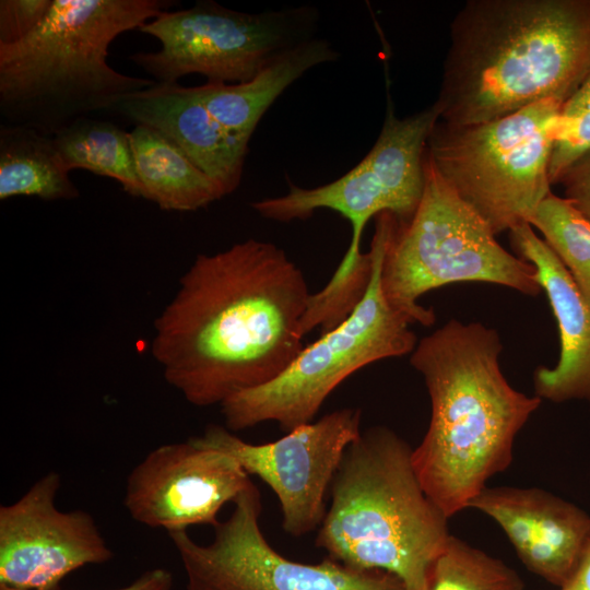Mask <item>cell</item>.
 <instances>
[{
  "instance_id": "ac0fdd59",
  "label": "cell",
  "mask_w": 590,
  "mask_h": 590,
  "mask_svg": "<svg viewBox=\"0 0 590 590\" xmlns=\"http://www.w3.org/2000/svg\"><path fill=\"white\" fill-rule=\"evenodd\" d=\"M337 59L328 40L312 37L278 55L246 82H206L192 90L225 129L249 143L264 113L287 86L309 69Z\"/></svg>"
},
{
  "instance_id": "4316f807",
  "label": "cell",
  "mask_w": 590,
  "mask_h": 590,
  "mask_svg": "<svg viewBox=\"0 0 590 590\" xmlns=\"http://www.w3.org/2000/svg\"><path fill=\"white\" fill-rule=\"evenodd\" d=\"M174 586L173 574L162 567L152 568L142 573L130 585L116 590H172ZM0 590H19L0 586Z\"/></svg>"
},
{
  "instance_id": "8992f818",
  "label": "cell",
  "mask_w": 590,
  "mask_h": 590,
  "mask_svg": "<svg viewBox=\"0 0 590 590\" xmlns=\"http://www.w3.org/2000/svg\"><path fill=\"white\" fill-rule=\"evenodd\" d=\"M438 119L434 104L398 118L389 102L375 144L342 177L314 188L290 182L286 194L251 203L259 215L278 222L305 220L317 210L329 209L351 223L350 246L329 282L316 294L326 311L349 314L366 292L373 264L369 251L361 252V239L369 220L388 212L405 223L416 212L425 188L427 139Z\"/></svg>"
},
{
  "instance_id": "52a82bcc",
  "label": "cell",
  "mask_w": 590,
  "mask_h": 590,
  "mask_svg": "<svg viewBox=\"0 0 590 590\" xmlns=\"http://www.w3.org/2000/svg\"><path fill=\"white\" fill-rule=\"evenodd\" d=\"M388 303L412 323L432 326L426 292L456 282H485L529 296L542 291L534 266L496 240L488 224L441 178L425 154V188L412 219H396L380 270Z\"/></svg>"
},
{
  "instance_id": "5b68a950",
  "label": "cell",
  "mask_w": 590,
  "mask_h": 590,
  "mask_svg": "<svg viewBox=\"0 0 590 590\" xmlns=\"http://www.w3.org/2000/svg\"><path fill=\"white\" fill-rule=\"evenodd\" d=\"M412 452L388 427L362 430L334 475L316 545L351 568L396 576L404 590H427L451 534L423 489Z\"/></svg>"
},
{
  "instance_id": "ba28073f",
  "label": "cell",
  "mask_w": 590,
  "mask_h": 590,
  "mask_svg": "<svg viewBox=\"0 0 590 590\" xmlns=\"http://www.w3.org/2000/svg\"><path fill=\"white\" fill-rule=\"evenodd\" d=\"M396 217L376 216L370 243L371 275L364 296L332 330L304 346L291 365L260 387L238 392L220 406L232 432L275 422L291 432L311 423L332 391L356 370L377 361L400 357L417 344L412 321L385 297L380 270Z\"/></svg>"
},
{
  "instance_id": "44dd1931",
  "label": "cell",
  "mask_w": 590,
  "mask_h": 590,
  "mask_svg": "<svg viewBox=\"0 0 590 590\" xmlns=\"http://www.w3.org/2000/svg\"><path fill=\"white\" fill-rule=\"evenodd\" d=\"M54 137L66 168L85 169L109 177L130 196L142 198L129 132L91 117L79 118Z\"/></svg>"
},
{
  "instance_id": "8fae6325",
  "label": "cell",
  "mask_w": 590,
  "mask_h": 590,
  "mask_svg": "<svg viewBox=\"0 0 590 590\" xmlns=\"http://www.w3.org/2000/svg\"><path fill=\"white\" fill-rule=\"evenodd\" d=\"M261 495L252 483L229 517L213 527L208 544L187 531L168 533L180 562L186 590H404L381 570H357L330 557L318 564L294 562L271 546L260 528Z\"/></svg>"
},
{
  "instance_id": "30bf717a",
  "label": "cell",
  "mask_w": 590,
  "mask_h": 590,
  "mask_svg": "<svg viewBox=\"0 0 590 590\" xmlns=\"http://www.w3.org/2000/svg\"><path fill=\"white\" fill-rule=\"evenodd\" d=\"M317 17L310 7L248 13L201 0L144 23L138 31L161 47L129 59L157 83L175 84L193 73L212 83H243L284 50L312 38Z\"/></svg>"
},
{
  "instance_id": "cb8c5ba5",
  "label": "cell",
  "mask_w": 590,
  "mask_h": 590,
  "mask_svg": "<svg viewBox=\"0 0 590 590\" xmlns=\"http://www.w3.org/2000/svg\"><path fill=\"white\" fill-rule=\"evenodd\" d=\"M590 150V75L562 106L556 140L550 162L551 185Z\"/></svg>"
},
{
  "instance_id": "f1b7e54d",
  "label": "cell",
  "mask_w": 590,
  "mask_h": 590,
  "mask_svg": "<svg viewBox=\"0 0 590 590\" xmlns=\"http://www.w3.org/2000/svg\"><path fill=\"white\" fill-rule=\"evenodd\" d=\"M560 590H575V589H573L571 587H563L560 588Z\"/></svg>"
},
{
  "instance_id": "7c38bea8",
  "label": "cell",
  "mask_w": 590,
  "mask_h": 590,
  "mask_svg": "<svg viewBox=\"0 0 590 590\" xmlns=\"http://www.w3.org/2000/svg\"><path fill=\"white\" fill-rule=\"evenodd\" d=\"M361 415L355 408L335 410L266 444L247 442L217 424L190 439L229 455L269 485L281 506L284 532L303 536L320 527L326 516L327 489L362 433Z\"/></svg>"
},
{
  "instance_id": "2e32d148",
  "label": "cell",
  "mask_w": 590,
  "mask_h": 590,
  "mask_svg": "<svg viewBox=\"0 0 590 590\" xmlns=\"http://www.w3.org/2000/svg\"><path fill=\"white\" fill-rule=\"evenodd\" d=\"M113 111L162 132L216 180L226 194L240 185L248 143L225 129L192 87L155 82L122 96Z\"/></svg>"
},
{
  "instance_id": "7402d4cb",
  "label": "cell",
  "mask_w": 590,
  "mask_h": 590,
  "mask_svg": "<svg viewBox=\"0 0 590 590\" xmlns=\"http://www.w3.org/2000/svg\"><path fill=\"white\" fill-rule=\"evenodd\" d=\"M590 304V221L568 199L552 191L530 220Z\"/></svg>"
},
{
  "instance_id": "d6986e66",
  "label": "cell",
  "mask_w": 590,
  "mask_h": 590,
  "mask_svg": "<svg viewBox=\"0 0 590 590\" xmlns=\"http://www.w3.org/2000/svg\"><path fill=\"white\" fill-rule=\"evenodd\" d=\"M142 198L166 211L188 212L227 196L224 188L197 167L158 130L135 125L129 132Z\"/></svg>"
},
{
  "instance_id": "9c48e42d",
  "label": "cell",
  "mask_w": 590,
  "mask_h": 590,
  "mask_svg": "<svg viewBox=\"0 0 590 590\" xmlns=\"http://www.w3.org/2000/svg\"><path fill=\"white\" fill-rule=\"evenodd\" d=\"M563 102L543 101L487 122L434 125L426 155L495 235L529 223L551 192L550 162Z\"/></svg>"
},
{
  "instance_id": "d4e9b609",
  "label": "cell",
  "mask_w": 590,
  "mask_h": 590,
  "mask_svg": "<svg viewBox=\"0 0 590 590\" xmlns=\"http://www.w3.org/2000/svg\"><path fill=\"white\" fill-rule=\"evenodd\" d=\"M52 0H1L0 45H14L44 21Z\"/></svg>"
},
{
  "instance_id": "603a6c76",
  "label": "cell",
  "mask_w": 590,
  "mask_h": 590,
  "mask_svg": "<svg viewBox=\"0 0 590 590\" xmlns=\"http://www.w3.org/2000/svg\"><path fill=\"white\" fill-rule=\"evenodd\" d=\"M427 590H523V582L502 560L450 535L433 565Z\"/></svg>"
},
{
  "instance_id": "ffe728a7",
  "label": "cell",
  "mask_w": 590,
  "mask_h": 590,
  "mask_svg": "<svg viewBox=\"0 0 590 590\" xmlns=\"http://www.w3.org/2000/svg\"><path fill=\"white\" fill-rule=\"evenodd\" d=\"M54 137L25 126L0 127V200L25 196L44 200L79 197Z\"/></svg>"
},
{
  "instance_id": "277c9868",
  "label": "cell",
  "mask_w": 590,
  "mask_h": 590,
  "mask_svg": "<svg viewBox=\"0 0 590 590\" xmlns=\"http://www.w3.org/2000/svg\"><path fill=\"white\" fill-rule=\"evenodd\" d=\"M169 0H52L44 21L14 45H0V114L5 123L55 135L72 121L113 111L125 95L152 79L107 62L111 43L139 30Z\"/></svg>"
},
{
  "instance_id": "7a4b0ae2",
  "label": "cell",
  "mask_w": 590,
  "mask_h": 590,
  "mask_svg": "<svg viewBox=\"0 0 590 590\" xmlns=\"http://www.w3.org/2000/svg\"><path fill=\"white\" fill-rule=\"evenodd\" d=\"M589 75L590 0H469L434 105L449 125H476L565 103Z\"/></svg>"
},
{
  "instance_id": "4fadbf2b",
  "label": "cell",
  "mask_w": 590,
  "mask_h": 590,
  "mask_svg": "<svg viewBox=\"0 0 590 590\" xmlns=\"http://www.w3.org/2000/svg\"><path fill=\"white\" fill-rule=\"evenodd\" d=\"M60 487V474L50 471L0 506V586L59 590L72 571L114 557L90 512L56 506Z\"/></svg>"
},
{
  "instance_id": "83f0119b",
  "label": "cell",
  "mask_w": 590,
  "mask_h": 590,
  "mask_svg": "<svg viewBox=\"0 0 590 590\" xmlns=\"http://www.w3.org/2000/svg\"><path fill=\"white\" fill-rule=\"evenodd\" d=\"M566 587H571L575 590H590V543L574 577Z\"/></svg>"
},
{
  "instance_id": "5bb4252c",
  "label": "cell",
  "mask_w": 590,
  "mask_h": 590,
  "mask_svg": "<svg viewBox=\"0 0 590 590\" xmlns=\"http://www.w3.org/2000/svg\"><path fill=\"white\" fill-rule=\"evenodd\" d=\"M251 484L233 457L189 438L154 448L130 471L123 506L138 523L167 533L213 528L222 507Z\"/></svg>"
},
{
  "instance_id": "6da1fadb",
  "label": "cell",
  "mask_w": 590,
  "mask_h": 590,
  "mask_svg": "<svg viewBox=\"0 0 590 590\" xmlns=\"http://www.w3.org/2000/svg\"><path fill=\"white\" fill-rule=\"evenodd\" d=\"M310 295L300 268L272 243L248 238L198 255L155 319L152 355L187 402L221 405L291 365Z\"/></svg>"
},
{
  "instance_id": "3957f363",
  "label": "cell",
  "mask_w": 590,
  "mask_h": 590,
  "mask_svg": "<svg viewBox=\"0 0 590 590\" xmlns=\"http://www.w3.org/2000/svg\"><path fill=\"white\" fill-rule=\"evenodd\" d=\"M502 350L495 329L451 319L411 353L432 403L412 461L423 489L447 518L509 467L518 432L542 402L509 385L499 365Z\"/></svg>"
},
{
  "instance_id": "9a60e30c",
  "label": "cell",
  "mask_w": 590,
  "mask_h": 590,
  "mask_svg": "<svg viewBox=\"0 0 590 590\" xmlns=\"http://www.w3.org/2000/svg\"><path fill=\"white\" fill-rule=\"evenodd\" d=\"M468 507L494 519L526 567L566 587L590 543V516L536 487H485Z\"/></svg>"
},
{
  "instance_id": "e0dca14e",
  "label": "cell",
  "mask_w": 590,
  "mask_h": 590,
  "mask_svg": "<svg viewBox=\"0 0 590 590\" xmlns=\"http://www.w3.org/2000/svg\"><path fill=\"white\" fill-rule=\"evenodd\" d=\"M509 235L519 257L534 266L559 331V359L553 368L535 369V396L556 403L590 401V304L562 261L529 223L511 228Z\"/></svg>"
},
{
  "instance_id": "484cf974",
  "label": "cell",
  "mask_w": 590,
  "mask_h": 590,
  "mask_svg": "<svg viewBox=\"0 0 590 590\" xmlns=\"http://www.w3.org/2000/svg\"><path fill=\"white\" fill-rule=\"evenodd\" d=\"M565 198L590 221V150L580 155L560 176Z\"/></svg>"
}]
</instances>
